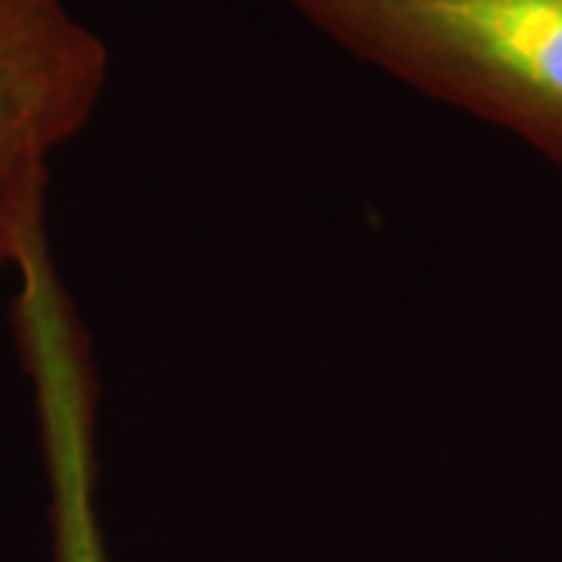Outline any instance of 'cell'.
Instances as JSON below:
<instances>
[{
	"instance_id": "obj_1",
	"label": "cell",
	"mask_w": 562,
	"mask_h": 562,
	"mask_svg": "<svg viewBox=\"0 0 562 562\" xmlns=\"http://www.w3.org/2000/svg\"><path fill=\"white\" fill-rule=\"evenodd\" d=\"M347 57L562 169V0H279Z\"/></svg>"
},
{
	"instance_id": "obj_3",
	"label": "cell",
	"mask_w": 562,
	"mask_h": 562,
	"mask_svg": "<svg viewBox=\"0 0 562 562\" xmlns=\"http://www.w3.org/2000/svg\"><path fill=\"white\" fill-rule=\"evenodd\" d=\"M35 419L54 562H106L98 516V394L72 382L44 387L35 397Z\"/></svg>"
},
{
	"instance_id": "obj_2",
	"label": "cell",
	"mask_w": 562,
	"mask_h": 562,
	"mask_svg": "<svg viewBox=\"0 0 562 562\" xmlns=\"http://www.w3.org/2000/svg\"><path fill=\"white\" fill-rule=\"evenodd\" d=\"M110 47L66 0H0V272L44 225L50 160L88 128Z\"/></svg>"
}]
</instances>
